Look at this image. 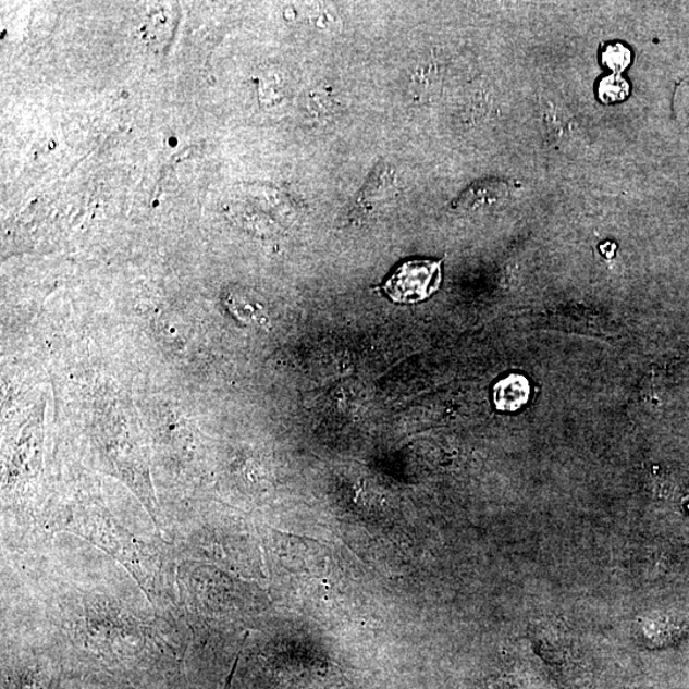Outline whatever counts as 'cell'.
<instances>
[{
	"label": "cell",
	"instance_id": "obj_1",
	"mask_svg": "<svg viewBox=\"0 0 689 689\" xmlns=\"http://www.w3.org/2000/svg\"><path fill=\"white\" fill-rule=\"evenodd\" d=\"M442 283L441 261H409L399 266L383 291L396 303H419L439 291Z\"/></svg>",
	"mask_w": 689,
	"mask_h": 689
},
{
	"label": "cell",
	"instance_id": "obj_2",
	"mask_svg": "<svg viewBox=\"0 0 689 689\" xmlns=\"http://www.w3.org/2000/svg\"><path fill=\"white\" fill-rule=\"evenodd\" d=\"M530 399V382L521 374H510L494 387V404L501 411H516Z\"/></svg>",
	"mask_w": 689,
	"mask_h": 689
},
{
	"label": "cell",
	"instance_id": "obj_3",
	"mask_svg": "<svg viewBox=\"0 0 689 689\" xmlns=\"http://www.w3.org/2000/svg\"><path fill=\"white\" fill-rule=\"evenodd\" d=\"M507 196L508 187L505 182L483 181L473 183L470 188L466 189L457 198V204L465 207H478L502 201Z\"/></svg>",
	"mask_w": 689,
	"mask_h": 689
},
{
	"label": "cell",
	"instance_id": "obj_4",
	"mask_svg": "<svg viewBox=\"0 0 689 689\" xmlns=\"http://www.w3.org/2000/svg\"><path fill=\"white\" fill-rule=\"evenodd\" d=\"M631 94V85L620 74L612 73L600 81L598 85V96L604 103H617L625 101Z\"/></svg>",
	"mask_w": 689,
	"mask_h": 689
},
{
	"label": "cell",
	"instance_id": "obj_5",
	"mask_svg": "<svg viewBox=\"0 0 689 689\" xmlns=\"http://www.w3.org/2000/svg\"><path fill=\"white\" fill-rule=\"evenodd\" d=\"M602 63L614 74H622L632 63V51L625 44H610L603 50Z\"/></svg>",
	"mask_w": 689,
	"mask_h": 689
}]
</instances>
